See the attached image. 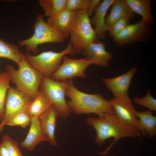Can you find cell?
Masks as SVG:
<instances>
[{"mask_svg":"<svg viewBox=\"0 0 156 156\" xmlns=\"http://www.w3.org/2000/svg\"><path fill=\"white\" fill-rule=\"evenodd\" d=\"M111 156H116V155H112Z\"/></svg>","mask_w":156,"mask_h":156,"instance_id":"33","label":"cell"},{"mask_svg":"<svg viewBox=\"0 0 156 156\" xmlns=\"http://www.w3.org/2000/svg\"><path fill=\"white\" fill-rule=\"evenodd\" d=\"M74 12L65 8L52 17L49 18L47 23L62 37L65 38L69 35Z\"/></svg>","mask_w":156,"mask_h":156,"instance_id":"16","label":"cell"},{"mask_svg":"<svg viewBox=\"0 0 156 156\" xmlns=\"http://www.w3.org/2000/svg\"><path fill=\"white\" fill-rule=\"evenodd\" d=\"M134 103L148 109L150 111H156V99L153 97L149 89L143 98L136 97L134 99Z\"/></svg>","mask_w":156,"mask_h":156,"instance_id":"27","label":"cell"},{"mask_svg":"<svg viewBox=\"0 0 156 156\" xmlns=\"http://www.w3.org/2000/svg\"><path fill=\"white\" fill-rule=\"evenodd\" d=\"M44 15L39 14L37 16L33 27L34 32L33 35L27 39L21 40L18 42L21 47L25 46L27 52H31L34 55L40 52L38 45L47 43H63L65 38L62 37L44 19Z\"/></svg>","mask_w":156,"mask_h":156,"instance_id":"6","label":"cell"},{"mask_svg":"<svg viewBox=\"0 0 156 156\" xmlns=\"http://www.w3.org/2000/svg\"><path fill=\"white\" fill-rule=\"evenodd\" d=\"M93 63L86 58L73 59L64 55L62 62L51 78L57 81H62L75 77L86 78L85 70Z\"/></svg>","mask_w":156,"mask_h":156,"instance_id":"8","label":"cell"},{"mask_svg":"<svg viewBox=\"0 0 156 156\" xmlns=\"http://www.w3.org/2000/svg\"><path fill=\"white\" fill-rule=\"evenodd\" d=\"M1 73H0V77H1Z\"/></svg>","mask_w":156,"mask_h":156,"instance_id":"34","label":"cell"},{"mask_svg":"<svg viewBox=\"0 0 156 156\" xmlns=\"http://www.w3.org/2000/svg\"><path fill=\"white\" fill-rule=\"evenodd\" d=\"M66 82V95L70 99L67 103L71 112L77 114L94 113L99 117L106 113H114L110 101L100 94H90L79 90L71 79Z\"/></svg>","mask_w":156,"mask_h":156,"instance_id":"2","label":"cell"},{"mask_svg":"<svg viewBox=\"0 0 156 156\" xmlns=\"http://www.w3.org/2000/svg\"><path fill=\"white\" fill-rule=\"evenodd\" d=\"M90 23L87 11L75 13L70 31L69 42L77 54L90 44L99 41Z\"/></svg>","mask_w":156,"mask_h":156,"instance_id":"4","label":"cell"},{"mask_svg":"<svg viewBox=\"0 0 156 156\" xmlns=\"http://www.w3.org/2000/svg\"><path fill=\"white\" fill-rule=\"evenodd\" d=\"M135 115L139 118L141 132L144 136L149 138H153L156 135V117L153 112L149 110L143 112L136 111Z\"/></svg>","mask_w":156,"mask_h":156,"instance_id":"19","label":"cell"},{"mask_svg":"<svg viewBox=\"0 0 156 156\" xmlns=\"http://www.w3.org/2000/svg\"><path fill=\"white\" fill-rule=\"evenodd\" d=\"M30 125L27 134L20 145L23 148L32 151L40 143L47 141V140L42 130L39 118L31 117Z\"/></svg>","mask_w":156,"mask_h":156,"instance_id":"15","label":"cell"},{"mask_svg":"<svg viewBox=\"0 0 156 156\" xmlns=\"http://www.w3.org/2000/svg\"><path fill=\"white\" fill-rule=\"evenodd\" d=\"M112 6L110 12L105 19V23L107 26L122 18L126 17L131 19L135 17L134 13L125 0H115Z\"/></svg>","mask_w":156,"mask_h":156,"instance_id":"18","label":"cell"},{"mask_svg":"<svg viewBox=\"0 0 156 156\" xmlns=\"http://www.w3.org/2000/svg\"><path fill=\"white\" fill-rule=\"evenodd\" d=\"M137 70V67H134L121 75L112 78H103L102 81L112 92L114 98L128 99H130L128 94V89Z\"/></svg>","mask_w":156,"mask_h":156,"instance_id":"11","label":"cell"},{"mask_svg":"<svg viewBox=\"0 0 156 156\" xmlns=\"http://www.w3.org/2000/svg\"><path fill=\"white\" fill-rule=\"evenodd\" d=\"M0 156H9L6 148L2 143H0Z\"/></svg>","mask_w":156,"mask_h":156,"instance_id":"31","label":"cell"},{"mask_svg":"<svg viewBox=\"0 0 156 156\" xmlns=\"http://www.w3.org/2000/svg\"><path fill=\"white\" fill-rule=\"evenodd\" d=\"M100 0H91L88 8L87 11L89 16H90L100 4Z\"/></svg>","mask_w":156,"mask_h":156,"instance_id":"30","label":"cell"},{"mask_svg":"<svg viewBox=\"0 0 156 156\" xmlns=\"http://www.w3.org/2000/svg\"><path fill=\"white\" fill-rule=\"evenodd\" d=\"M31 118L25 111L21 112L13 116L6 125L20 126L25 128L30 124Z\"/></svg>","mask_w":156,"mask_h":156,"instance_id":"26","label":"cell"},{"mask_svg":"<svg viewBox=\"0 0 156 156\" xmlns=\"http://www.w3.org/2000/svg\"><path fill=\"white\" fill-rule=\"evenodd\" d=\"M68 54L72 55L77 54L70 42L64 49L60 52L44 51L36 55H32L26 52L25 55L26 60L31 67L43 77L51 78L61 64L63 57Z\"/></svg>","mask_w":156,"mask_h":156,"instance_id":"5","label":"cell"},{"mask_svg":"<svg viewBox=\"0 0 156 156\" xmlns=\"http://www.w3.org/2000/svg\"><path fill=\"white\" fill-rule=\"evenodd\" d=\"M66 81H57L43 77L39 90L52 102L57 110L60 117L66 119L71 112L65 99Z\"/></svg>","mask_w":156,"mask_h":156,"instance_id":"7","label":"cell"},{"mask_svg":"<svg viewBox=\"0 0 156 156\" xmlns=\"http://www.w3.org/2000/svg\"><path fill=\"white\" fill-rule=\"evenodd\" d=\"M59 116L57 110L52 105L38 118L47 141L54 146L57 145L55 131L57 120Z\"/></svg>","mask_w":156,"mask_h":156,"instance_id":"14","label":"cell"},{"mask_svg":"<svg viewBox=\"0 0 156 156\" xmlns=\"http://www.w3.org/2000/svg\"><path fill=\"white\" fill-rule=\"evenodd\" d=\"M10 80L6 72L1 73L0 77V121H1L5 112V103L8 90L11 87Z\"/></svg>","mask_w":156,"mask_h":156,"instance_id":"24","label":"cell"},{"mask_svg":"<svg viewBox=\"0 0 156 156\" xmlns=\"http://www.w3.org/2000/svg\"><path fill=\"white\" fill-rule=\"evenodd\" d=\"M3 130V129L1 127L0 124V133Z\"/></svg>","mask_w":156,"mask_h":156,"instance_id":"32","label":"cell"},{"mask_svg":"<svg viewBox=\"0 0 156 156\" xmlns=\"http://www.w3.org/2000/svg\"><path fill=\"white\" fill-rule=\"evenodd\" d=\"M105 44L102 42L90 44L85 47L82 51L85 58L95 64L103 67H107L112 57V54L107 51Z\"/></svg>","mask_w":156,"mask_h":156,"instance_id":"13","label":"cell"},{"mask_svg":"<svg viewBox=\"0 0 156 156\" xmlns=\"http://www.w3.org/2000/svg\"><path fill=\"white\" fill-rule=\"evenodd\" d=\"M152 32L151 25L141 19L136 23L129 24L113 38L116 45L120 47L136 42L148 41Z\"/></svg>","mask_w":156,"mask_h":156,"instance_id":"9","label":"cell"},{"mask_svg":"<svg viewBox=\"0 0 156 156\" xmlns=\"http://www.w3.org/2000/svg\"><path fill=\"white\" fill-rule=\"evenodd\" d=\"M52 105L50 101L39 90L25 112L31 117L38 118Z\"/></svg>","mask_w":156,"mask_h":156,"instance_id":"21","label":"cell"},{"mask_svg":"<svg viewBox=\"0 0 156 156\" xmlns=\"http://www.w3.org/2000/svg\"><path fill=\"white\" fill-rule=\"evenodd\" d=\"M130 19L126 17L122 18L110 25L108 26L107 30L112 38L118 34L129 25Z\"/></svg>","mask_w":156,"mask_h":156,"instance_id":"28","label":"cell"},{"mask_svg":"<svg viewBox=\"0 0 156 156\" xmlns=\"http://www.w3.org/2000/svg\"><path fill=\"white\" fill-rule=\"evenodd\" d=\"M25 57V54L16 45L7 42L0 38V57L11 60L18 65Z\"/></svg>","mask_w":156,"mask_h":156,"instance_id":"22","label":"cell"},{"mask_svg":"<svg viewBox=\"0 0 156 156\" xmlns=\"http://www.w3.org/2000/svg\"><path fill=\"white\" fill-rule=\"evenodd\" d=\"M32 100L30 96L16 88L11 87L8 90L6 96L5 112L0 123L1 127L3 129L15 114L26 111Z\"/></svg>","mask_w":156,"mask_h":156,"instance_id":"10","label":"cell"},{"mask_svg":"<svg viewBox=\"0 0 156 156\" xmlns=\"http://www.w3.org/2000/svg\"><path fill=\"white\" fill-rule=\"evenodd\" d=\"M115 0H104L94 10V14L90 22L95 25L94 29L98 38L101 39L105 38L107 31V25L105 23V17L109 8L112 6Z\"/></svg>","mask_w":156,"mask_h":156,"instance_id":"17","label":"cell"},{"mask_svg":"<svg viewBox=\"0 0 156 156\" xmlns=\"http://www.w3.org/2000/svg\"><path fill=\"white\" fill-rule=\"evenodd\" d=\"M133 12L141 16L142 19L151 25L154 22L150 0H125Z\"/></svg>","mask_w":156,"mask_h":156,"instance_id":"20","label":"cell"},{"mask_svg":"<svg viewBox=\"0 0 156 156\" xmlns=\"http://www.w3.org/2000/svg\"><path fill=\"white\" fill-rule=\"evenodd\" d=\"M86 121L88 125L95 129V141L99 146H103L107 139L114 138L113 142L105 151L97 153L99 155H106L116 142L122 138H135L140 136L138 128L124 123L114 113H105L102 117H89Z\"/></svg>","mask_w":156,"mask_h":156,"instance_id":"1","label":"cell"},{"mask_svg":"<svg viewBox=\"0 0 156 156\" xmlns=\"http://www.w3.org/2000/svg\"><path fill=\"white\" fill-rule=\"evenodd\" d=\"M18 65L17 70L10 64L5 67L10 81L15 84L18 90L33 100L39 91L43 76L29 65L25 57Z\"/></svg>","mask_w":156,"mask_h":156,"instance_id":"3","label":"cell"},{"mask_svg":"<svg viewBox=\"0 0 156 156\" xmlns=\"http://www.w3.org/2000/svg\"><path fill=\"white\" fill-rule=\"evenodd\" d=\"M6 148L9 156H24L19 148L18 143L7 135L2 138L1 142Z\"/></svg>","mask_w":156,"mask_h":156,"instance_id":"25","label":"cell"},{"mask_svg":"<svg viewBox=\"0 0 156 156\" xmlns=\"http://www.w3.org/2000/svg\"><path fill=\"white\" fill-rule=\"evenodd\" d=\"M91 0H67L66 8L73 12L87 11Z\"/></svg>","mask_w":156,"mask_h":156,"instance_id":"29","label":"cell"},{"mask_svg":"<svg viewBox=\"0 0 156 156\" xmlns=\"http://www.w3.org/2000/svg\"><path fill=\"white\" fill-rule=\"evenodd\" d=\"M114 113L124 123L135 127L141 131L139 120L135 115L136 110L130 98L120 99L114 98L110 100Z\"/></svg>","mask_w":156,"mask_h":156,"instance_id":"12","label":"cell"},{"mask_svg":"<svg viewBox=\"0 0 156 156\" xmlns=\"http://www.w3.org/2000/svg\"><path fill=\"white\" fill-rule=\"evenodd\" d=\"M67 0H39L40 5L44 10V15L51 18L66 8Z\"/></svg>","mask_w":156,"mask_h":156,"instance_id":"23","label":"cell"}]
</instances>
